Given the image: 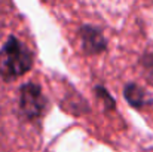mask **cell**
<instances>
[{
	"instance_id": "obj_3",
	"label": "cell",
	"mask_w": 153,
	"mask_h": 152,
	"mask_svg": "<svg viewBox=\"0 0 153 152\" xmlns=\"http://www.w3.org/2000/svg\"><path fill=\"white\" fill-rule=\"evenodd\" d=\"M79 34H80V40H82V48L88 54H100L107 46V42H105L102 33L95 27L82 25Z\"/></svg>"
},
{
	"instance_id": "obj_2",
	"label": "cell",
	"mask_w": 153,
	"mask_h": 152,
	"mask_svg": "<svg viewBox=\"0 0 153 152\" xmlns=\"http://www.w3.org/2000/svg\"><path fill=\"white\" fill-rule=\"evenodd\" d=\"M19 107L21 112L28 119H37L43 115L46 109V99L42 94V90L37 84L27 82L21 87Z\"/></svg>"
},
{
	"instance_id": "obj_1",
	"label": "cell",
	"mask_w": 153,
	"mask_h": 152,
	"mask_svg": "<svg viewBox=\"0 0 153 152\" xmlns=\"http://www.w3.org/2000/svg\"><path fill=\"white\" fill-rule=\"evenodd\" d=\"M33 66V54L16 37H9L0 51V76L15 79L27 73Z\"/></svg>"
},
{
	"instance_id": "obj_5",
	"label": "cell",
	"mask_w": 153,
	"mask_h": 152,
	"mask_svg": "<svg viewBox=\"0 0 153 152\" xmlns=\"http://www.w3.org/2000/svg\"><path fill=\"white\" fill-rule=\"evenodd\" d=\"M95 91H97V94H98V99L101 101H104V106H107L108 109H113V107H114V100L110 97V94H108V91H107L105 88L97 87Z\"/></svg>"
},
{
	"instance_id": "obj_4",
	"label": "cell",
	"mask_w": 153,
	"mask_h": 152,
	"mask_svg": "<svg viewBox=\"0 0 153 152\" xmlns=\"http://www.w3.org/2000/svg\"><path fill=\"white\" fill-rule=\"evenodd\" d=\"M123 96H125L126 101L134 107H144L152 103L149 94L137 84H128L123 88Z\"/></svg>"
}]
</instances>
